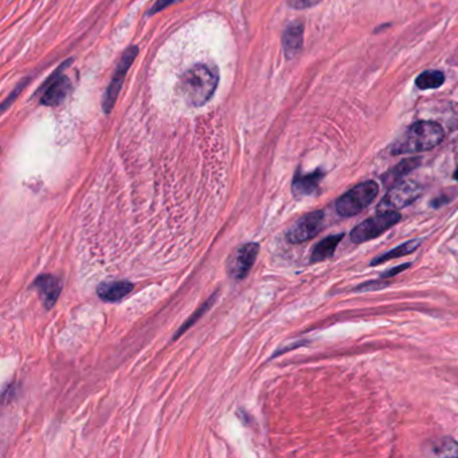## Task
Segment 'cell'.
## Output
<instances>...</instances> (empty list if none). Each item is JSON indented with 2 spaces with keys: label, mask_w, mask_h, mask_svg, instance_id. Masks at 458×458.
Segmentation results:
<instances>
[{
  "label": "cell",
  "mask_w": 458,
  "mask_h": 458,
  "mask_svg": "<svg viewBox=\"0 0 458 458\" xmlns=\"http://www.w3.org/2000/svg\"><path fill=\"white\" fill-rule=\"evenodd\" d=\"M219 73L217 68L198 63L185 70L180 77V91L185 103L193 108H200L211 100L217 91Z\"/></svg>",
  "instance_id": "1"
},
{
  "label": "cell",
  "mask_w": 458,
  "mask_h": 458,
  "mask_svg": "<svg viewBox=\"0 0 458 458\" xmlns=\"http://www.w3.org/2000/svg\"><path fill=\"white\" fill-rule=\"evenodd\" d=\"M444 128L434 121H418L412 124L392 147V155L417 153L433 149L444 140Z\"/></svg>",
  "instance_id": "2"
},
{
  "label": "cell",
  "mask_w": 458,
  "mask_h": 458,
  "mask_svg": "<svg viewBox=\"0 0 458 458\" xmlns=\"http://www.w3.org/2000/svg\"><path fill=\"white\" fill-rule=\"evenodd\" d=\"M378 194L379 185L374 180L357 184L337 199L336 211L342 217H354L370 206Z\"/></svg>",
  "instance_id": "3"
},
{
  "label": "cell",
  "mask_w": 458,
  "mask_h": 458,
  "mask_svg": "<svg viewBox=\"0 0 458 458\" xmlns=\"http://www.w3.org/2000/svg\"><path fill=\"white\" fill-rule=\"evenodd\" d=\"M400 219L401 214L398 211H378L377 215L368 218L352 230L351 240L354 243H365L374 240L397 225Z\"/></svg>",
  "instance_id": "4"
},
{
  "label": "cell",
  "mask_w": 458,
  "mask_h": 458,
  "mask_svg": "<svg viewBox=\"0 0 458 458\" xmlns=\"http://www.w3.org/2000/svg\"><path fill=\"white\" fill-rule=\"evenodd\" d=\"M138 54V46L133 45V46L128 47L124 51V54L120 58V61L117 63V68L115 70V74H113L112 80H111L106 91H105V94H103V109L105 115H111L116 101H117V97L121 92L123 83L126 81V73H128V70L131 69V66L133 65Z\"/></svg>",
  "instance_id": "5"
},
{
  "label": "cell",
  "mask_w": 458,
  "mask_h": 458,
  "mask_svg": "<svg viewBox=\"0 0 458 458\" xmlns=\"http://www.w3.org/2000/svg\"><path fill=\"white\" fill-rule=\"evenodd\" d=\"M70 62H71V59H69L65 63H62L50 76V78L39 88L38 93H42L39 103H42V105H45V106H58V105H61L68 98V96H69L71 89H73L71 88V81L66 76L61 74V71L65 68H68Z\"/></svg>",
  "instance_id": "6"
},
{
  "label": "cell",
  "mask_w": 458,
  "mask_h": 458,
  "mask_svg": "<svg viewBox=\"0 0 458 458\" xmlns=\"http://www.w3.org/2000/svg\"><path fill=\"white\" fill-rule=\"evenodd\" d=\"M424 193V188L415 182L394 184L378 205V211H397L410 206Z\"/></svg>",
  "instance_id": "7"
},
{
  "label": "cell",
  "mask_w": 458,
  "mask_h": 458,
  "mask_svg": "<svg viewBox=\"0 0 458 458\" xmlns=\"http://www.w3.org/2000/svg\"><path fill=\"white\" fill-rule=\"evenodd\" d=\"M324 225V213L313 211L302 218L287 230V240L290 243H302L310 241L322 229Z\"/></svg>",
  "instance_id": "8"
},
{
  "label": "cell",
  "mask_w": 458,
  "mask_h": 458,
  "mask_svg": "<svg viewBox=\"0 0 458 458\" xmlns=\"http://www.w3.org/2000/svg\"><path fill=\"white\" fill-rule=\"evenodd\" d=\"M258 252H260V245L255 242H249L240 246L230 258V277L234 280H243L250 272Z\"/></svg>",
  "instance_id": "9"
},
{
  "label": "cell",
  "mask_w": 458,
  "mask_h": 458,
  "mask_svg": "<svg viewBox=\"0 0 458 458\" xmlns=\"http://www.w3.org/2000/svg\"><path fill=\"white\" fill-rule=\"evenodd\" d=\"M33 287L38 290L46 310H50L57 302L61 295L62 283L54 275H41L35 280Z\"/></svg>",
  "instance_id": "10"
},
{
  "label": "cell",
  "mask_w": 458,
  "mask_h": 458,
  "mask_svg": "<svg viewBox=\"0 0 458 458\" xmlns=\"http://www.w3.org/2000/svg\"><path fill=\"white\" fill-rule=\"evenodd\" d=\"M304 44V24L296 21L287 26L283 34V49L287 59H293L302 49Z\"/></svg>",
  "instance_id": "11"
},
{
  "label": "cell",
  "mask_w": 458,
  "mask_h": 458,
  "mask_svg": "<svg viewBox=\"0 0 458 458\" xmlns=\"http://www.w3.org/2000/svg\"><path fill=\"white\" fill-rule=\"evenodd\" d=\"M324 178V172L316 170L310 173H301L298 171L295 175L293 183H292V191L296 198H304L315 194L319 188L321 179Z\"/></svg>",
  "instance_id": "12"
},
{
  "label": "cell",
  "mask_w": 458,
  "mask_h": 458,
  "mask_svg": "<svg viewBox=\"0 0 458 458\" xmlns=\"http://www.w3.org/2000/svg\"><path fill=\"white\" fill-rule=\"evenodd\" d=\"M133 290V284L129 281H112L103 283L97 287V295L106 302H117L128 296Z\"/></svg>",
  "instance_id": "13"
},
{
  "label": "cell",
  "mask_w": 458,
  "mask_h": 458,
  "mask_svg": "<svg viewBox=\"0 0 458 458\" xmlns=\"http://www.w3.org/2000/svg\"><path fill=\"white\" fill-rule=\"evenodd\" d=\"M344 234H335V235H330L327 238H324L322 241L319 242L313 252L310 255V263H320L324 260H328L333 255V253L336 250L337 245L343 240Z\"/></svg>",
  "instance_id": "14"
},
{
  "label": "cell",
  "mask_w": 458,
  "mask_h": 458,
  "mask_svg": "<svg viewBox=\"0 0 458 458\" xmlns=\"http://www.w3.org/2000/svg\"><path fill=\"white\" fill-rule=\"evenodd\" d=\"M421 164V159H406V161H401L398 166H395L392 170H390L385 176H383V182L386 184H397L401 180L403 176H406L407 173L414 171L418 166Z\"/></svg>",
  "instance_id": "15"
},
{
  "label": "cell",
  "mask_w": 458,
  "mask_h": 458,
  "mask_svg": "<svg viewBox=\"0 0 458 458\" xmlns=\"http://www.w3.org/2000/svg\"><path fill=\"white\" fill-rule=\"evenodd\" d=\"M445 83V74L439 70H426L418 76L415 80V85L421 91L429 89H438Z\"/></svg>",
  "instance_id": "16"
},
{
  "label": "cell",
  "mask_w": 458,
  "mask_h": 458,
  "mask_svg": "<svg viewBox=\"0 0 458 458\" xmlns=\"http://www.w3.org/2000/svg\"><path fill=\"white\" fill-rule=\"evenodd\" d=\"M419 242L421 241H409L406 242V243H402L400 246H397L395 249H392V250H390V252L385 253V254H382V255L378 257V258H375V260L371 263V265L377 266V265L382 264V263H386V261H389V260L400 258V257H403V255H409V254H412L414 250H417V249H418Z\"/></svg>",
  "instance_id": "17"
},
{
  "label": "cell",
  "mask_w": 458,
  "mask_h": 458,
  "mask_svg": "<svg viewBox=\"0 0 458 458\" xmlns=\"http://www.w3.org/2000/svg\"><path fill=\"white\" fill-rule=\"evenodd\" d=\"M434 454L438 457H458V444L453 438H444L435 444Z\"/></svg>",
  "instance_id": "18"
},
{
  "label": "cell",
  "mask_w": 458,
  "mask_h": 458,
  "mask_svg": "<svg viewBox=\"0 0 458 458\" xmlns=\"http://www.w3.org/2000/svg\"><path fill=\"white\" fill-rule=\"evenodd\" d=\"M215 298H217V293H215V295H213L211 297L208 298V301H207L205 305H202V307H200L199 310H196V313H195V315H193V316L190 317V320L187 321V322L184 324L183 327H182V328H180V330L178 331V333L175 335V339H176V337H178L179 335H182V333L185 332V331H187V328H188L190 325H193L195 321L198 320V319H199V317H200V316H202V315H203L205 312H207V310H208V308L211 307V304L214 302V300H215Z\"/></svg>",
  "instance_id": "19"
},
{
  "label": "cell",
  "mask_w": 458,
  "mask_h": 458,
  "mask_svg": "<svg viewBox=\"0 0 458 458\" xmlns=\"http://www.w3.org/2000/svg\"><path fill=\"white\" fill-rule=\"evenodd\" d=\"M29 81H30V78H27V80H24V82H21V83L14 89V92H12L11 94H10V96L3 101V103H1V111H3V112H6V111H7V108H9V106L15 101V98L18 97V94H19V93L24 91V88L27 85V82H29Z\"/></svg>",
  "instance_id": "20"
},
{
  "label": "cell",
  "mask_w": 458,
  "mask_h": 458,
  "mask_svg": "<svg viewBox=\"0 0 458 458\" xmlns=\"http://www.w3.org/2000/svg\"><path fill=\"white\" fill-rule=\"evenodd\" d=\"M321 0H287L289 7L296 9V10H304V9H310L316 4H319Z\"/></svg>",
  "instance_id": "21"
},
{
  "label": "cell",
  "mask_w": 458,
  "mask_h": 458,
  "mask_svg": "<svg viewBox=\"0 0 458 458\" xmlns=\"http://www.w3.org/2000/svg\"><path fill=\"white\" fill-rule=\"evenodd\" d=\"M176 1H180V0H156V3L149 9L147 15L152 16V15H155L158 12H161L163 10H166L167 7L172 6L173 3H176Z\"/></svg>",
  "instance_id": "22"
},
{
  "label": "cell",
  "mask_w": 458,
  "mask_h": 458,
  "mask_svg": "<svg viewBox=\"0 0 458 458\" xmlns=\"http://www.w3.org/2000/svg\"><path fill=\"white\" fill-rule=\"evenodd\" d=\"M409 265L410 264L403 265V266H398V268H395V269H391V270H389L387 273H385L383 277H391V275H397V273H400L402 270L407 269V268H409Z\"/></svg>",
  "instance_id": "23"
},
{
  "label": "cell",
  "mask_w": 458,
  "mask_h": 458,
  "mask_svg": "<svg viewBox=\"0 0 458 458\" xmlns=\"http://www.w3.org/2000/svg\"><path fill=\"white\" fill-rule=\"evenodd\" d=\"M454 179H456V180H458V167L457 170H456V172H454Z\"/></svg>",
  "instance_id": "24"
}]
</instances>
